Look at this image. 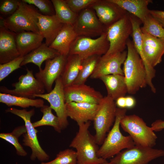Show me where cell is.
I'll return each instance as SVG.
<instances>
[{
    "label": "cell",
    "instance_id": "27",
    "mask_svg": "<svg viewBox=\"0 0 164 164\" xmlns=\"http://www.w3.org/2000/svg\"><path fill=\"white\" fill-rule=\"evenodd\" d=\"M0 102L9 107L16 106L23 108L29 107L41 108L44 105V101L41 99L19 97L1 92L0 93Z\"/></svg>",
    "mask_w": 164,
    "mask_h": 164
},
{
    "label": "cell",
    "instance_id": "5",
    "mask_svg": "<svg viewBox=\"0 0 164 164\" xmlns=\"http://www.w3.org/2000/svg\"><path fill=\"white\" fill-rule=\"evenodd\" d=\"M120 125L129 134L135 145L152 148L156 145L157 137L154 131L139 116L125 115L121 119Z\"/></svg>",
    "mask_w": 164,
    "mask_h": 164
},
{
    "label": "cell",
    "instance_id": "19",
    "mask_svg": "<svg viewBox=\"0 0 164 164\" xmlns=\"http://www.w3.org/2000/svg\"><path fill=\"white\" fill-rule=\"evenodd\" d=\"M67 116L78 124L93 121L98 108V104L87 102L66 103Z\"/></svg>",
    "mask_w": 164,
    "mask_h": 164
},
{
    "label": "cell",
    "instance_id": "4",
    "mask_svg": "<svg viewBox=\"0 0 164 164\" xmlns=\"http://www.w3.org/2000/svg\"><path fill=\"white\" fill-rule=\"evenodd\" d=\"M39 13L32 5L19 0L18 8L12 15L0 19L4 26L16 33L23 31L39 33L37 26Z\"/></svg>",
    "mask_w": 164,
    "mask_h": 164
},
{
    "label": "cell",
    "instance_id": "24",
    "mask_svg": "<svg viewBox=\"0 0 164 164\" xmlns=\"http://www.w3.org/2000/svg\"><path fill=\"white\" fill-rule=\"evenodd\" d=\"M130 14L136 17L143 23L150 14L148 5L152 0H109Z\"/></svg>",
    "mask_w": 164,
    "mask_h": 164
},
{
    "label": "cell",
    "instance_id": "6",
    "mask_svg": "<svg viewBox=\"0 0 164 164\" xmlns=\"http://www.w3.org/2000/svg\"><path fill=\"white\" fill-rule=\"evenodd\" d=\"M5 111L20 117L24 121L26 132L23 135V144L31 149V160L34 161L37 159L42 162L48 160L50 156L39 144L37 135L38 131L33 127L31 122V118L35 113L34 109H32L27 111L25 109L20 110L10 108L6 109Z\"/></svg>",
    "mask_w": 164,
    "mask_h": 164
},
{
    "label": "cell",
    "instance_id": "31",
    "mask_svg": "<svg viewBox=\"0 0 164 164\" xmlns=\"http://www.w3.org/2000/svg\"><path fill=\"white\" fill-rule=\"evenodd\" d=\"M52 109L48 105H44L40 108V111L43 114L41 119L32 123L33 127H37L44 125L53 127L57 132L60 133L62 130L58 118L52 112Z\"/></svg>",
    "mask_w": 164,
    "mask_h": 164
},
{
    "label": "cell",
    "instance_id": "17",
    "mask_svg": "<svg viewBox=\"0 0 164 164\" xmlns=\"http://www.w3.org/2000/svg\"><path fill=\"white\" fill-rule=\"evenodd\" d=\"M89 7L95 11L99 19L106 29L128 12L109 0H97Z\"/></svg>",
    "mask_w": 164,
    "mask_h": 164
},
{
    "label": "cell",
    "instance_id": "8",
    "mask_svg": "<svg viewBox=\"0 0 164 164\" xmlns=\"http://www.w3.org/2000/svg\"><path fill=\"white\" fill-rule=\"evenodd\" d=\"M132 28L128 12L122 18L107 29V38L109 47L104 55L108 56L122 52L127 47V41L132 35Z\"/></svg>",
    "mask_w": 164,
    "mask_h": 164
},
{
    "label": "cell",
    "instance_id": "14",
    "mask_svg": "<svg viewBox=\"0 0 164 164\" xmlns=\"http://www.w3.org/2000/svg\"><path fill=\"white\" fill-rule=\"evenodd\" d=\"M67 57L60 54L53 59L46 60L44 68L39 70L35 74V77L43 84L47 93L52 90L54 82L60 77Z\"/></svg>",
    "mask_w": 164,
    "mask_h": 164
},
{
    "label": "cell",
    "instance_id": "12",
    "mask_svg": "<svg viewBox=\"0 0 164 164\" xmlns=\"http://www.w3.org/2000/svg\"><path fill=\"white\" fill-rule=\"evenodd\" d=\"M73 26L77 36L90 37L99 36L107 29L95 11L90 7L84 9L77 14Z\"/></svg>",
    "mask_w": 164,
    "mask_h": 164
},
{
    "label": "cell",
    "instance_id": "2",
    "mask_svg": "<svg viewBox=\"0 0 164 164\" xmlns=\"http://www.w3.org/2000/svg\"><path fill=\"white\" fill-rule=\"evenodd\" d=\"M90 124V121L78 124V131L69 145L76 150L77 164H98L108 162L97 156L99 148L94 136L89 130Z\"/></svg>",
    "mask_w": 164,
    "mask_h": 164
},
{
    "label": "cell",
    "instance_id": "15",
    "mask_svg": "<svg viewBox=\"0 0 164 164\" xmlns=\"http://www.w3.org/2000/svg\"><path fill=\"white\" fill-rule=\"evenodd\" d=\"M127 51L108 56H101L93 73L90 76L92 79H100L108 75L119 74L124 75L121 66L125 61Z\"/></svg>",
    "mask_w": 164,
    "mask_h": 164
},
{
    "label": "cell",
    "instance_id": "10",
    "mask_svg": "<svg viewBox=\"0 0 164 164\" xmlns=\"http://www.w3.org/2000/svg\"><path fill=\"white\" fill-rule=\"evenodd\" d=\"M164 156V150L135 145L122 151L113 158L109 164H148Z\"/></svg>",
    "mask_w": 164,
    "mask_h": 164
},
{
    "label": "cell",
    "instance_id": "22",
    "mask_svg": "<svg viewBox=\"0 0 164 164\" xmlns=\"http://www.w3.org/2000/svg\"><path fill=\"white\" fill-rule=\"evenodd\" d=\"M44 38L40 33L34 32L15 33L16 44L20 56H24L38 47L42 44Z\"/></svg>",
    "mask_w": 164,
    "mask_h": 164
},
{
    "label": "cell",
    "instance_id": "23",
    "mask_svg": "<svg viewBox=\"0 0 164 164\" xmlns=\"http://www.w3.org/2000/svg\"><path fill=\"white\" fill-rule=\"evenodd\" d=\"M100 79L106 87L107 96L115 101L119 97H125L128 89L124 75L111 74L101 77Z\"/></svg>",
    "mask_w": 164,
    "mask_h": 164
},
{
    "label": "cell",
    "instance_id": "40",
    "mask_svg": "<svg viewBox=\"0 0 164 164\" xmlns=\"http://www.w3.org/2000/svg\"><path fill=\"white\" fill-rule=\"evenodd\" d=\"M125 97L126 108L132 109L134 107L136 104L135 99L132 96H127Z\"/></svg>",
    "mask_w": 164,
    "mask_h": 164
},
{
    "label": "cell",
    "instance_id": "34",
    "mask_svg": "<svg viewBox=\"0 0 164 164\" xmlns=\"http://www.w3.org/2000/svg\"><path fill=\"white\" fill-rule=\"evenodd\" d=\"M28 4L35 6L37 8L42 14L47 16L55 15L53 4L49 0H22Z\"/></svg>",
    "mask_w": 164,
    "mask_h": 164
},
{
    "label": "cell",
    "instance_id": "1",
    "mask_svg": "<svg viewBox=\"0 0 164 164\" xmlns=\"http://www.w3.org/2000/svg\"><path fill=\"white\" fill-rule=\"evenodd\" d=\"M127 55L123 70L128 93L134 94L147 85V74L144 63L136 51L132 41H127Z\"/></svg>",
    "mask_w": 164,
    "mask_h": 164
},
{
    "label": "cell",
    "instance_id": "38",
    "mask_svg": "<svg viewBox=\"0 0 164 164\" xmlns=\"http://www.w3.org/2000/svg\"><path fill=\"white\" fill-rule=\"evenodd\" d=\"M150 14L164 27V11L150 10Z\"/></svg>",
    "mask_w": 164,
    "mask_h": 164
},
{
    "label": "cell",
    "instance_id": "37",
    "mask_svg": "<svg viewBox=\"0 0 164 164\" xmlns=\"http://www.w3.org/2000/svg\"><path fill=\"white\" fill-rule=\"evenodd\" d=\"M97 0H65L71 9L76 14L89 7Z\"/></svg>",
    "mask_w": 164,
    "mask_h": 164
},
{
    "label": "cell",
    "instance_id": "18",
    "mask_svg": "<svg viewBox=\"0 0 164 164\" xmlns=\"http://www.w3.org/2000/svg\"><path fill=\"white\" fill-rule=\"evenodd\" d=\"M0 24V64H2L21 56L16 44L15 33L5 28L1 21Z\"/></svg>",
    "mask_w": 164,
    "mask_h": 164
},
{
    "label": "cell",
    "instance_id": "36",
    "mask_svg": "<svg viewBox=\"0 0 164 164\" xmlns=\"http://www.w3.org/2000/svg\"><path fill=\"white\" fill-rule=\"evenodd\" d=\"M19 1L17 0H1L0 19L6 18L13 14L18 8Z\"/></svg>",
    "mask_w": 164,
    "mask_h": 164
},
{
    "label": "cell",
    "instance_id": "21",
    "mask_svg": "<svg viewBox=\"0 0 164 164\" xmlns=\"http://www.w3.org/2000/svg\"><path fill=\"white\" fill-rule=\"evenodd\" d=\"M77 36L73 25L64 24L49 47L57 51L60 55L67 56L71 45Z\"/></svg>",
    "mask_w": 164,
    "mask_h": 164
},
{
    "label": "cell",
    "instance_id": "7",
    "mask_svg": "<svg viewBox=\"0 0 164 164\" xmlns=\"http://www.w3.org/2000/svg\"><path fill=\"white\" fill-rule=\"evenodd\" d=\"M117 107L115 101L108 96L103 97L98 104L97 111L93 121L95 131L94 137L98 145H101L113 125Z\"/></svg>",
    "mask_w": 164,
    "mask_h": 164
},
{
    "label": "cell",
    "instance_id": "9",
    "mask_svg": "<svg viewBox=\"0 0 164 164\" xmlns=\"http://www.w3.org/2000/svg\"><path fill=\"white\" fill-rule=\"evenodd\" d=\"M106 32L97 38L77 36L72 43L69 55L76 54L83 59L94 55H104L109 47Z\"/></svg>",
    "mask_w": 164,
    "mask_h": 164
},
{
    "label": "cell",
    "instance_id": "35",
    "mask_svg": "<svg viewBox=\"0 0 164 164\" xmlns=\"http://www.w3.org/2000/svg\"><path fill=\"white\" fill-rule=\"evenodd\" d=\"M24 59V56L19 57L7 63L0 64V81L14 70L20 68L21 64Z\"/></svg>",
    "mask_w": 164,
    "mask_h": 164
},
{
    "label": "cell",
    "instance_id": "39",
    "mask_svg": "<svg viewBox=\"0 0 164 164\" xmlns=\"http://www.w3.org/2000/svg\"><path fill=\"white\" fill-rule=\"evenodd\" d=\"M151 128L154 132H159L164 129V121L159 119L153 122Z\"/></svg>",
    "mask_w": 164,
    "mask_h": 164
},
{
    "label": "cell",
    "instance_id": "42",
    "mask_svg": "<svg viewBox=\"0 0 164 164\" xmlns=\"http://www.w3.org/2000/svg\"><path fill=\"white\" fill-rule=\"evenodd\" d=\"M109 164V162H107L105 163H100V164Z\"/></svg>",
    "mask_w": 164,
    "mask_h": 164
},
{
    "label": "cell",
    "instance_id": "3",
    "mask_svg": "<svg viewBox=\"0 0 164 164\" xmlns=\"http://www.w3.org/2000/svg\"><path fill=\"white\" fill-rule=\"evenodd\" d=\"M126 109L117 108L115 120L113 127L99 148L97 156L106 159L112 158L124 149L134 146V142L130 135H123L121 132L120 121L126 115Z\"/></svg>",
    "mask_w": 164,
    "mask_h": 164
},
{
    "label": "cell",
    "instance_id": "28",
    "mask_svg": "<svg viewBox=\"0 0 164 164\" xmlns=\"http://www.w3.org/2000/svg\"><path fill=\"white\" fill-rule=\"evenodd\" d=\"M54 6L55 15L63 24L73 25L77 14L73 12L65 0H51Z\"/></svg>",
    "mask_w": 164,
    "mask_h": 164
},
{
    "label": "cell",
    "instance_id": "11",
    "mask_svg": "<svg viewBox=\"0 0 164 164\" xmlns=\"http://www.w3.org/2000/svg\"><path fill=\"white\" fill-rule=\"evenodd\" d=\"M26 70V74L20 76L18 81L12 84L14 89H10L2 86L0 87L1 92L32 99L36 95L44 94L46 90L43 84L35 77L32 70L28 68Z\"/></svg>",
    "mask_w": 164,
    "mask_h": 164
},
{
    "label": "cell",
    "instance_id": "13",
    "mask_svg": "<svg viewBox=\"0 0 164 164\" xmlns=\"http://www.w3.org/2000/svg\"><path fill=\"white\" fill-rule=\"evenodd\" d=\"M64 88L60 77L55 81V86L50 92L34 96L35 97H38L43 99L50 103V106L56 113L62 130L66 128L69 124Z\"/></svg>",
    "mask_w": 164,
    "mask_h": 164
},
{
    "label": "cell",
    "instance_id": "29",
    "mask_svg": "<svg viewBox=\"0 0 164 164\" xmlns=\"http://www.w3.org/2000/svg\"><path fill=\"white\" fill-rule=\"evenodd\" d=\"M101 56L94 55L83 59L78 75L73 84H84L93 73Z\"/></svg>",
    "mask_w": 164,
    "mask_h": 164
},
{
    "label": "cell",
    "instance_id": "32",
    "mask_svg": "<svg viewBox=\"0 0 164 164\" xmlns=\"http://www.w3.org/2000/svg\"><path fill=\"white\" fill-rule=\"evenodd\" d=\"M141 29L143 33L164 40V27L150 14L145 19Z\"/></svg>",
    "mask_w": 164,
    "mask_h": 164
},
{
    "label": "cell",
    "instance_id": "25",
    "mask_svg": "<svg viewBox=\"0 0 164 164\" xmlns=\"http://www.w3.org/2000/svg\"><path fill=\"white\" fill-rule=\"evenodd\" d=\"M60 54L55 50L48 46L45 43H42L38 47L24 56L21 67L29 63L37 66L39 70L44 61L53 59Z\"/></svg>",
    "mask_w": 164,
    "mask_h": 164
},
{
    "label": "cell",
    "instance_id": "41",
    "mask_svg": "<svg viewBox=\"0 0 164 164\" xmlns=\"http://www.w3.org/2000/svg\"><path fill=\"white\" fill-rule=\"evenodd\" d=\"M115 101L116 106L117 108L126 109L125 96L119 97Z\"/></svg>",
    "mask_w": 164,
    "mask_h": 164
},
{
    "label": "cell",
    "instance_id": "16",
    "mask_svg": "<svg viewBox=\"0 0 164 164\" xmlns=\"http://www.w3.org/2000/svg\"><path fill=\"white\" fill-rule=\"evenodd\" d=\"M66 103L87 102L98 104L103 97L101 94L84 84H73L64 88Z\"/></svg>",
    "mask_w": 164,
    "mask_h": 164
},
{
    "label": "cell",
    "instance_id": "33",
    "mask_svg": "<svg viewBox=\"0 0 164 164\" xmlns=\"http://www.w3.org/2000/svg\"><path fill=\"white\" fill-rule=\"evenodd\" d=\"M40 164H77V153L72 149H67L60 151L53 160Z\"/></svg>",
    "mask_w": 164,
    "mask_h": 164
},
{
    "label": "cell",
    "instance_id": "20",
    "mask_svg": "<svg viewBox=\"0 0 164 164\" xmlns=\"http://www.w3.org/2000/svg\"><path fill=\"white\" fill-rule=\"evenodd\" d=\"M64 24L56 15L47 16L39 13L37 26L39 33L45 39V43L49 46L53 42Z\"/></svg>",
    "mask_w": 164,
    "mask_h": 164
},
{
    "label": "cell",
    "instance_id": "26",
    "mask_svg": "<svg viewBox=\"0 0 164 164\" xmlns=\"http://www.w3.org/2000/svg\"><path fill=\"white\" fill-rule=\"evenodd\" d=\"M83 59L76 54L69 55L60 76L64 87L73 84L77 78Z\"/></svg>",
    "mask_w": 164,
    "mask_h": 164
},
{
    "label": "cell",
    "instance_id": "30",
    "mask_svg": "<svg viewBox=\"0 0 164 164\" xmlns=\"http://www.w3.org/2000/svg\"><path fill=\"white\" fill-rule=\"evenodd\" d=\"M26 132L25 125L17 127L11 133H2L0 138L12 144L15 148L16 154L19 156H26L27 152L19 142V138Z\"/></svg>",
    "mask_w": 164,
    "mask_h": 164
}]
</instances>
